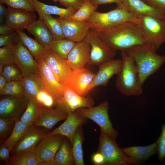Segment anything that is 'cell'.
<instances>
[{
  "label": "cell",
  "instance_id": "1",
  "mask_svg": "<svg viewBox=\"0 0 165 165\" xmlns=\"http://www.w3.org/2000/svg\"><path fill=\"white\" fill-rule=\"evenodd\" d=\"M94 30L115 51L126 50L148 43L140 25L132 21H124L104 29Z\"/></svg>",
  "mask_w": 165,
  "mask_h": 165
},
{
  "label": "cell",
  "instance_id": "2",
  "mask_svg": "<svg viewBox=\"0 0 165 165\" xmlns=\"http://www.w3.org/2000/svg\"><path fill=\"white\" fill-rule=\"evenodd\" d=\"M157 50L148 43L125 50L134 59L137 69L139 82L142 86L146 79L158 71L165 62V55L158 54Z\"/></svg>",
  "mask_w": 165,
  "mask_h": 165
},
{
  "label": "cell",
  "instance_id": "3",
  "mask_svg": "<svg viewBox=\"0 0 165 165\" xmlns=\"http://www.w3.org/2000/svg\"><path fill=\"white\" fill-rule=\"evenodd\" d=\"M122 65L117 75L115 85L119 91L127 96H139L143 92L137 69L132 56L126 51H121Z\"/></svg>",
  "mask_w": 165,
  "mask_h": 165
},
{
  "label": "cell",
  "instance_id": "4",
  "mask_svg": "<svg viewBox=\"0 0 165 165\" xmlns=\"http://www.w3.org/2000/svg\"><path fill=\"white\" fill-rule=\"evenodd\" d=\"M140 15L129 12L122 4H117L115 9L108 12L96 11L86 21L90 29L102 30L127 21L139 24Z\"/></svg>",
  "mask_w": 165,
  "mask_h": 165
},
{
  "label": "cell",
  "instance_id": "5",
  "mask_svg": "<svg viewBox=\"0 0 165 165\" xmlns=\"http://www.w3.org/2000/svg\"><path fill=\"white\" fill-rule=\"evenodd\" d=\"M97 152L101 153L104 156V165H130L137 162L122 151L115 140L111 138L101 131Z\"/></svg>",
  "mask_w": 165,
  "mask_h": 165
},
{
  "label": "cell",
  "instance_id": "6",
  "mask_svg": "<svg viewBox=\"0 0 165 165\" xmlns=\"http://www.w3.org/2000/svg\"><path fill=\"white\" fill-rule=\"evenodd\" d=\"M109 108L108 101L101 102L94 107L75 110L77 113L84 118L90 119L97 124L101 131L111 138L116 140L118 136V131L113 127L108 114Z\"/></svg>",
  "mask_w": 165,
  "mask_h": 165
},
{
  "label": "cell",
  "instance_id": "7",
  "mask_svg": "<svg viewBox=\"0 0 165 165\" xmlns=\"http://www.w3.org/2000/svg\"><path fill=\"white\" fill-rule=\"evenodd\" d=\"M91 46L90 59L88 64L100 65L113 60L116 55L115 50L111 48L95 30L90 29L83 40Z\"/></svg>",
  "mask_w": 165,
  "mask_h": 165
},
{
  "label": "cell",
  "instance_id": "8",
  "mask_svg": "<svg viewBox=\"0 0 165 165\" xmlns=\"http://www.w3.org/2000/svg\"><path fill=\"white\" fill-rule=\"evenodd\" d=\"M139 24L148 41L157 49L165 43V18L141 15Z\"/></svg>",
  "mask_w": 165,
  "mask_h": 165
},
{
  "label": "cell",
  "instance_id": "9",
  "mask_svg": "<svg viewBox=\"0 0 165 165\" xmlns=\"http://www.w3.org/2000/svg\"><path fill=\"white\" fill-rule=\"evenodd\" d=\"M45 128L31 125L11 151L10 157H16L33 152L40 141L49 132Z\"/></svg>",
  "mask_w": 165,
  "mask_h": 165
},
{
  "label": "cell",
  "instance_id": "10",
  "mask_svg": "<svg viewBox=\"0 0 165 165\" xmlns=\"http://www.w3.org/2000/svg\"><path fill=\"white\" fill-rule=\"evenodd\" d=\"M64 138L61 135L47 134L40 141L34 151L41 165H55V156Z\"/></svg>",
  "mask_w": 165,
  "mask_h": 165
},
{
  "label": "cell",
  "instance_id": "11",
  "mask_svg": "<svg viewBox=\"0 0 165 165\" xmlns=\"http://www.w3.org/2000/svg\"><path fill=\"white\" fill-rule=\"evenodd\" d=\"M63 95L55 101V107L68 113L74 112L80 108H89L93 106L95 102L90 96L82 97L64 84Z\"/></svg>",
  "mask_w": 165,
  "mask_h": 165
},
{
  "label": "cell",
  "instance_id": "12",
  "mask_svg": "<svg viewBox=\"0 0 165 165\" xmlns=\"http://www.w3.org/2000/svg\"><path fill=\"white\" fill-rule=\"evenodd\" d=\"M29 100L25 95L3 96L0 100V116L20 120L25 112Z\"/></svg>",
  "mask_w": 165,
  "mask_h": 165
},
{
  "label": "cell",
  "instance_id": "13",
  "mask_svg": "<svg viewBox=\"0 0 165 165\" xmlns=\"http://www.w3.org/2000/svg\"><path fill=\"white\" fill-rule=\"evenodd\" d=\"M14 64L19 69L23 77L39 73L37 62L20 38L14 45Z\"/></svg>",
  "mask_w": 165,
  "mask_h": 165
},
{
  "label": "cell",
  "instance_id": "14",
  "mask_svg": "<svg viewBox=\"0 0 165 165\" xmlns=\"http://www.w3.org/2000/svg\"><path fill=\"white\" fill-rule=\"evenodd\" d=\"M61 26L65 39L77 42L83 41L90 29L86 21L79 22L70 18H55Z\"/></svg>",
  "mask_w": 165,
  "mask_h": 165
},
{
  "label": "cell",
  "instance_id": "15",
  "mask_svg": "<svg viewBox=\"0 0 165 165\" xmlns=\"http://www.w3.org/2000/svg\"><path fill=\"white\" fill-rule=\"evenodd\" d=\"M122 65V61L120 59L110 60L100 65L98 71L87 90L86 94L97 86H106L111 77L119 74Z\"/></svg>",
  "mask_w": 165,
  "mask_h": 165
},
{
  "label": "cell",
  "instance_id": "16",
  "mask_svg": "<svg viewBox=\"0 0 165 165\" xmlns=\"http://www.w3.org/2000/svg\"><path fill=\"white\" fill-rule=\"evenodd\" d=\"M42 58L57 80L64 84L72 71L66 61L61 59L49 48H47Z\"/></svg>",
  "mask_w": 165,
  "mask_h": 165
},
{
  "label": "cell",
  "instance_id": "17",
  "mask_svg": "<svg viewBox=\"0 0 165 165\" xmlns=\"http://www.w3.org/2000/svg\"><path fill=\"white\" fill-rule=\"evenodd\" d=\"M95 75L96 74L84 68L72 70L64 84L79 95L85 97L87 95V90Z\"/></svg>",
  "mask_w": 165,
  "mask_h": 165
},
{
  "label": "cell",
  "instance_id": "18",
  "mask_svg": "<svg viewBox=\"0 0 165 165\" xmlns=\"http://www.w3.org/2000/svg\"><path fill=\"white\" fill-rule=\"evenodd\" d=\"M36 62L45 88L52 96L55 101L63 95L64 84L60 83L57 80L43 58Z\"/></svg>",
  "mask_w": 165,
  "mask_h": 165
},
{
  "label": "cell",
  "instance_id": "19",
  "mask_svg": "<svg viewBox=\"0 0 165 165\" xmlns=\"http://www.w3.org/2000/svg\"><path fill=\"white\" fill-rule=\"evenodd\" d=\"M90 50L91 46L87 42H76L66 60L68 65L72 70L84 68L90 61Z\"/></svg>",
  "mask_w": 165,
  "mask_h": 165
},
{
  "label": "cell",
  "instance_id": "20",
  "mask_svg": "<svg viewBox=\"0 0 165 165\" xmlns=\"http://www.w3.org/2000/svg\"><path fill=\"white\" fill-rule=\"evenodd\" d=\"M87 118L84 117L75 112L68 113L67 118L64 122L60 126L48 134H59L66 137L68 139L71 145L73 136L77 128L82 126L86 122Z\"/></svg>",
  "mask_w": 165,
  "mask_h": 165
},
{
  "label": "cell",
  "instance_id": "21",
  "mask_svg": "<svg viewBox=\"0 0 165 165\" xmlns=\"http://www.w3.org/2000/svg\"><path fill=\"white\" fill-rule=\"evenodd\" d=\"M7 10L5 24L15 29L23 30L36 18L35 12L9 7Z\"/></svg>",
  "mask_w": 165,
  "mask_h": 165
},
{
  "label": "cell",
  "instance_id": "22",
  "mask_svg": "<svg viewBox=\"0 0 165 165\" xmlns=\"http://www.w3.org/2000/svg\"><path fill=\"white\" fill-rule=\"evenodd\" d=\"M68 113L57 108L43 107L32 125L43 127L49 130L59 122L66 119Z\"/></svg>",
  "mask_w": 165,
  "mask_h": 165
},
{
  "label": "cell",
  "instance_id": "23",
  "mask_svg": "<svg viewBox=\"0 0 165 165\" xmlns=\"http://www.w3.org/2000/svg\"><path fill=\"white\" fill-rule=\"evenodd\" d=\"M35 39L46 48H49L53 40L52 35L42 20L39 19L31 23L26 29Z\"/></svg>",
  "mask_w": 165,
  "mask_h": 165
},
{
  "label": "cell",
  "instance_id": "24",
  "mask_svg": "<svg viewBox=\"0 0 165 165\" xmlns=\"http://www.w3.org/2000/svg\"><path fill=\"white\" fill-rule=\"evenodd\" d=\"M122 4L127 10L138 15L165 18V13L150 6L141 0H124Z\"/></svg>",
  "mask_w": 165,
  "mask_h": 165
},
{
  "label": "cell",
  "instance_id": "25",
  "mask_svg": "<svg viewBox=\"0 0 165 165\" xmlns=\"http://www.w3.org/2000/svg\"><path fill=\"white\" fill-rule=\"evenodd\" d=\"M25 91V95L28 100L35 99L37 93L45 89L39 73L32 74L23 77L21 81Z\"/></svg>",
  "mask_w": 165,
  "mask_h": 165
},
{
  "label": "cell",
  "instance_id": "26",
  "mask_svg": "<svg viewBox=\"0 0 165 165\" xmlns=\"http://www.w3.org/2000/svg\"><path fill=\"white\" fill-rule=\"evenodd\" d=\"M36 12L39 18L44 14H54L61 17L69 18L78 10L71 8H63L56 6L48 5L38 0H32Z\"/></svg>",
  "mask_w": 165,
  "mask_h": 165
},
{
  "label": "cell",
  "instance_id": "27",
  "mask_svg": "<svg viewBox=\"0 0 165 165\" xmlns=\"http://www.w3.org/2000/svg\"><path fill=\"white\" fill-rule=\"evenodd\" d=\"M121 148L126 155L137 162L147 159L157 152L156 142L148 146H134Z\"/></svg>",
  "mask_w": 165,
  "mask_h": 165
},
{
  "label": "cell",
  "instance_id": "28",
  "mask_svg": "<svg viewBox=\"0 0 165 165\" xmlns=\"http://www.w3.org/2000/svg\"><path fill=\"white\" fill-rule=\"evenodd\" d=\"M22 43L28 50L36 61L42 58L46 48L35 39L29 37L23 30L15 29Z\"/></svg>",
  "mask_w": 165,
  "mask_h": 165
},
{
  "label": "cell",
  "instance_id": "29",
  "mask_svg": "<svg viewBox=\"0 0 165 165\" xmlns=\"http://www.w3.org/2000/svg\"><path fill=\"white\" fill-rule=\"evenodd\" d=\"M71 145L68 139H64L55 156V165L75 164Z\"/></svg>",
  "mask_w": 165,
  "mask_h": 165
},
{
  "label": "cell",
  "instance_id": "30",
  "mask_svg": "<svg viewBox=\"0 0 165 165\" xmlns=\"http://www.w3.org/2000/svg\"><path fill=\"white\" fill-rule=\"evenodd\" d=\"M83 139L82 126H80L75 132L72 144L75 164L76 165H84L82 149Z\"/></svg>",
  "mask_w": 165,
  "mask_h": 165
},
{
  "label": "cell",
  "instance_id": "31",
  "mask_svg": "<svg viewBox=\"0 0 165 165\" xmlns=\"http://www.w3.org/2000/svg\"><path fill=\"white\" fill-rule=\"evenodd\" d=\"M31 126L20 120H16L11 134L8 138L1 144L7 146L11 152L23 134Z\"/></svg>",
  "mask_w": 165,
  "mask_h": 165
},
{
  "label": "cell",
  "instance_id": "32",
  "mask_svg": "<svg viewBox=\"0 0 165 165\" xmlns=\"http://www.w3.org/2000/svg\"><path fill=\"white\" fill-rule=\"evenodd\" d=\"M75 43L65 38L53 40L48 48L61 58L66 60L69 53L75 45Z\"/></svg>",
  "mask_w": 165,
  "mask_h": 165
},
{
  "label": "cell",
  "instance_id": "33",
  "mask_svg": "<svg viewBox=\"0 0 165 165\" xmlns=\"http://www.w3.org/2000/svg\"><path fill=\"white\" fill-rule=\"evenodd\" d=\"M39 19L42 20L46 25L53 37V40L65 39L60 24L51 15L44 14Z\"/></svg>",
  "mask_w": 165,
  "mask_h": 165
},
{
  "label": "cell",
  "instance_id": "34",
  "mask_svg": "<svg viewBox=\"0 0 165 165\" xmlns=\"http://www.w3.org/2000/svg\"><path fill=\"white\" fill-rule=\"evenodd\" d=\"M43 108L35 99L29 100L27 108L20 120L32 125Z\"/></svg>",
  "mask_w": 165,
  "mask_h": 165
},
{
  "label": "cell",
  "instance_id": "35",
  "mask_svg": "<svg viewBox=\"0 0 165 165\" xmlns=\"http://www.w3.org/2000/svg\"><path fill=\"white\" fill-rule=\"evenodd\" d=\"M98 7L94 5L90 0H85L83 4L70 18L78 21H86L97 11Z\"/></svg>",
  "mask_w": 165,
  "mask_h": 165
},
{
  "label": "cell",
  "instance_id": "36",
  "mask_svg": "<svg viewBox=\"0 0 165 165\" xmlns=\"http://www.w3.org/2000/svg\"><path fill=\"white\" fill-rule=\"evenodd\" d=\"M8 165H41L34 151L20 156L10 157Z\"/></svg>",
  "mask_w": 165,
  "mask_h": 165
},
{
  "label": "cell",
  "instance_id": "37",
  "mask_svg": "<svg viewBox=\"0 0 165 165\" xmlns=\"http://www.w3.org/2000/svg\"><path fill=\"white\" fill-rule=\"evenodd\" d=\"M0 73L8 82L14 81L21 82L23 78L21 72L14 64L4 66L0 70Z\"/></svg>",
  "mask_w": 165,
  "mask_h": 165
},
{
  "label": "cell",
  "instance_id": "38",
  "mask_svg": "<svg viewBox=\"0 0 165 165\" xmlns=\"http://www.w3.org/2000/svg\"><path fill=\"white\" fill-rule=\"evenodd\" d=\"M16 120L11 118L0 117V141L4 142L11 134Z\"/></svg>",
  "mask_w": 165,
  "mask_h": 165
},
{
  "label": "cell",
  "instance_id": "39",
  "mask_svg": "<svg viewBox=\"0 0 165 165\" xmlns=\"http://www.w3.org/2000/svg\"><path fill=\"white\" fill-rule=\"evenodd\" d=\"M1 96H20L25 95L23 86L20 81H14L7 83L5 87L0 91Z\"/></svg>",
  "mask_w": 165,
  "mask_h": 165
},
{
  "label": "cell",
  "instance_id": "40",
  "mask_svg": "<svg viewBox=\"0 0 165 165\" xmlns=\"http://www.w3.org/2000/svg\"><path fill=\"white\" fill-rule=\"evenodd\" d=\"M0 2L10 8L36 11L32 0H0Z\"/></svg>",
  "mask_w": 165,
  "mask_h": 165
},
{
  "label": "cell",
  "instance_id": "41",
  "mask_svg": "<svg viewBox=\"0 0 165 165\" xmlns=\"http://www.w3.org/2000/svg\"><path fill=\"white\" fill-rule=\"evenodd\" d=\"M14 45H6L0 47V67L14 64Z\"/></svg>",
  "mask_w": 165,
  "mask_h": 165
},
{
  "label": "cell",
  "instance_id": "42",
  "mask_svg": "<svg viewBox=\"0 0 165 165\" xmlns=\"http://www.w3.org/2000/svg\"><path fill=\"white\" fill-rule=\"evenodd\" d=\"M35 99L44 108H53L55 107V100L54 98L45 89L40 91L37 94Z\"/></svg>",
  "mask_w": 165,
  "mask_h": 165
},
{
  "label": "cell",
  "instance_id": "43",
  "mask_svg": "<svg viewBox=\"0 0 165 165\" xmlns=\"http://www.w3.org/2000/svg\"><path fill=\"white\" fill-rule=\"evenodd\" d=\"M157 145L158 159L162 161L165 158V123L162 126L160 135L156 142Z\"/></svg>",
  "mask_w": 165,
  "mask_h": 165
},
{
  "label": "cell",
  "instance_id": "44",
  "mask_svg": "<svg viewBox=\"0 0 165 165\" xmlns=\"http://www.w3.org/2000/svg\"><path fill=\"white\" fill-rule=\"evenodd\" d=\"M19 40V37L16 31L6 35H0V47L10 45H14Z\"/></svg>",
  "mask_w": 165,
  "mask_h": 165
},
{
  "label": "cell",
  "instance_id": "45",
  "mask_svg": "<svg viewBox=\"0 0 165 165\" xmlns=\"http://www.w3.org/2000/svg\"><path fill=\"white\" fill-rule=\"evenodd\" d=\"M58 1L67 8L78 10L83 4L85 0H58Z\"/></svg>",
  "mask_w": 165,
  "mask_h": 165
},
{
  "label": "cell",
  "instance_id": "46",
  "mask_svg": "<svg viewBox=\"0 0 165 165\" xmlns=\"http://www.w3.org/2000/svg\"><path fill=\"white\" fill-rule=\"evenodd\" d=\"M157 9L165 13V0H141Z\"/></svg>",
  "mask_w": 165,
  "mask_h": 165
},
{
  "label": "cell",
  "instance_id": "47",
  "mask_svg": "<svg viewBox=\"0 0 165 165\" xmlns=\"http://www.w3.org/2000/svg\"><path fill=\"white\" fill-rule=\"evenodd\" d=\"M10 151L6 146L0 145V159L1 162H3L7 165L10 158Z\"/></svg>",
  "mask_w": 165,
  "mask_h": 165
},
{
  "label": "cell",
  "instance_id": "48",
  "mask_svg": "<svg viewBox=\"0 0 165 165\" xmlns=\"http://www.w3.org/2000/svg\"><path fill=\"white\" fill-rule=\"evenodd\" d=\"M92 160L95 165H104L105 159L103 155L101 153L97 152L92 156Z\"/></svg>",
  "mask_w": 165,
  "mask_h": 165
},
{
  "label": "cell",
  "instance_id": "49",
  "mask_svg": "<svg viewBox=\"0 0 165 165\" xmlns=\"http://www.w3.org/2000/svg\"><path fill=\"white\" fill-rule=\"evenodd\" d=\"M124 0H90L91 2L94 5H99L108 3H115L117 4H122Z\"/></svg>",
  "mask_w": 165,
  "mask_h": 165
},
{
  "label": "cell",
  "instance_id": "50",
  "mask_svg": "<svg viewBox=\"0 0 165 165\" xmlns=\"http://www.w3.org/2000/svg\"><path fill=\"white\" fill-rule=\"evenodd\" d=\"M15 31H16V30L15 29L10 27L6 24H3L0 25V35H7Z\"/></svg>",
  "mask_w": 165,
  "mask_h": 165
},
{
  "label": "cell",
  "instance_id": "51",
  "mask_svg": "<svg viewBox=\"0 0 165 165\" xmlns=\"http://www.w3.org/2000/svg\"><path fill=\"white\" fill-rule=\"evenodd\" d=\"M2 4V3H0V22L1 24H3L4 20H5L8 12L7 8H6Z\"/></svg>",
  "mask_w": 165,
  "mask_h": 165
},
{
  "label": "cell",
  "instance_id": "52",
  "mask_svg": "<svg viewBox=\"0 0 165 165\" xmlns=\"http://www.w3.org/2000/svg\"><path fill=\"white\" fill-rule=\"evenodd\" d=\"M7 83L5 78L2 75H0V91L5 87Z\"/></svg>",
  "mask_w": 165,
  "mask_h": 165
},
{
  "label": "cell",
  "instance_id": "53",
  "mask_svg": "<svg viewBox=\"0 0 165 165\" xmlns=\"http://www.w3.org/2000/svg\"><path fill=\"white\" fill-rule=\"evenodd\" d=\"M52 0L53 1L55 2H57V1H58V0Z\"/></svg>",
  "mask_w": 165,
  "mask_h": 165
}]
</instances>
